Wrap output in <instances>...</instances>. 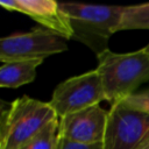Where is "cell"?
I'll list each match as a JSON object with an SVG mask.
<instances>
[{"instance_id":"8fae6325","label":"cell","mask_w":149,"mask_h":149,"mask_svg":"<svg viewBox=\"0 0 149 149\" xmlns=\"http://www.w3.org/2000/svg\"><path fill=\"white\" fill-rule=\"evenodd\" d=\"M149 29V2L135 6H125L118 31Z\"/></svg>"},{"instance_id":"ba28073f","label":"cell","mask_w":149,"mask_h":149,"mask_svg":"<svg viewBox=\"0 0 149 149\" xmlns=\"http://www.w3.org/2000/svg\"><path fill=\"white\" fill-rule=\"evenodd\" d=\"M7 10L23 13L37 21L43 28L50 29L66 40L72 38L73 30L69 17L62 10L59 2L54 0H1Z\"/></svg>"},{"instance_id":"7c38bea8","label":"cell","mask_w":149,"mask_h":149,"mask_svg":"<svg viewBox=\"0 0 149 149\" xmlns=\"http://www.w3.org/2000/svg\"><path fill=\"white\" fill-rule=\"evenodd\" d=\"M118 102H120L127 108L135 109L149 115V87L144 90H139Z\"/></svg>"},{"instance_id":"30bf717a","label":"cell","mask_w":149,"mask_h":149,"mask_svg":"<svg viewBox=\"0 0 149 149\" xmlns=\"http://www.w3.org/2000/svg\"><path fill=\"white\" fill-rule=\"evenodd\" d=\"M59 118L54 119L41 128L20 149H58Z\"/></svg>"},{"instance_id":"9c48e42d","label":"cell","mask_w":149,"mask_h":149,"mask_svg":"<svg viewBox=\"0 0 149 149\" xmlns=\"http://www.w3.org/2000/svg\"><path fill=\"white\" fill-rule=\"evenodd\" d=\"M43 63L41 59L13 61L2 63L0 68V86L17 88L30 84L36 77L37 68Z\"/></svg>"},{"instance_id":"6da1fadb","label":"cell","mask_w":149,"mask_h":149,"mask_svg":"<svg viewBox=\"0 0 149 149\" xmlns=\"http://www.w3.org/2000/svg\"><path fill=\"white\" fill-rule=\"evenodd\" d=\"M97 71L100 74L106 101L118 102L139 91L149 81V48L118 54L109 49L97 56Z\"/></svg>"},{"instance_id":"4fadbf2b","label":"cell","mask_w":149,"mask_h":149,"mask_svg":"<svg viewBox=\"0 0 149 149\" xmlns=\"http://www.w3.org/2000/svg\"><path fill=\"white\" fill-rule=\"evenodd\" d=\"M58 149H102V143L83 144V143H77V142H72V141L59 137Z\"/></svg>"},{"instance_id":"3957f363","label":"cell","mask_w":149,"mask_h":149,"mask_svg":"<svg viewBox=\"0 0 149 149\" xmlns=\"http://www.w3.org/2000/svg\"><path fill=\"white\" fill-rule=\"evenodd\" d=\"M57 118L49 102L28 95L15 99L1 112L0 149H20L41 128Z\"/></svg>"},{"instance_id":"52a82bcc","label":"cell","mask_w":149,"mask_h":149,"mask_svg":"<svg viewBox=\"0 0 149 149\" xmlns=\"http://www.w3.org/2000/svg\"><path fill=\"white\" fill-rule=\"evenodd\" d=\"M108 111L100 105L59 118V137L83 143H102Z\"/></svg>"},{"instance_id":"9a60e30c","label":"cell","mask_w":149,"mask_h":149,"mask_svg":"<svg viewBox=\"0 0 149 149\" xmlns=\"http://www.w3.org/2000/svg\"><path fill=\"white\" fill-rule=\"evenodd\" d=\"M147 47H148V48H149V44H148V45H147Z\"/></svg>"},{"instance_id":"277c9868","label":"cell","mask_w":149,"mask_h":149,"mask_svg":"<svg viewBox=\"0 0 149 149\" xmlns=\"http://www.w3.org/2000/svg\"><path fill=\"white\" fill-rule=\"evenodd\" d=\"M66 38L59 34L36 27L27 33H16L0 41V61L1 63L13 61L41 59L61 54L68 50Z\"/></svg>"},{"instance_id":"5b68a950","label":"cell","mask_w":149,"mask_h":149,"mask_svg":"<svg viewBox=\"0 0 149 149\" xmlns=\"http://www.w3.org/2000/svg\"><path fill=\"white\" fill-rule=\"evenodd\" d=\"M106 100L104 85L97 69L59 83L51 95L50 106L58 118L99 105Z\"/></svg>"},{"instance_id":"8992f818","label":"cell","mask_w":149,"mask_h":149,"mask_svg":"<svg viewBox=\"0 0 149 149\" xmlns=\"http://www.w3.org/2000/svg\"><path fill=\"white\" fill-rule=\"evenodd\" d=\"M148 134V114L114 102L108 109L102 149H136Z\"/></svg>"},{"instance_id":"5bb4252c","label":"cell","mask_w":149,"mask_h":149,"mask_svg":"<svg viewBox=\"0 0 149 149\" xmlns=\"http://www.w3.org/2000/svg\"><path fill=\"white\" fill-rule=\"evenodd\" d=\"M136 149H149V134L146 136V139L139 144Z\"/></svg>"},{"instance_id":"7a4b0ae2","label":"cell","mask_w":149,"mask_h":149,"mask_svg":"<svg viewBox=\"0 0 149 149\" xmlns=\"http://www.w3.org/2000/svg\"><path fill=\"white\" fill-rule=\"evenodd\" d=\"M62 10L69 17L77 40L94 51L95 56L107 50L109 37L118 31V26L125 6L88 5L59 2Z\"/></svg>"}]
</instances>
